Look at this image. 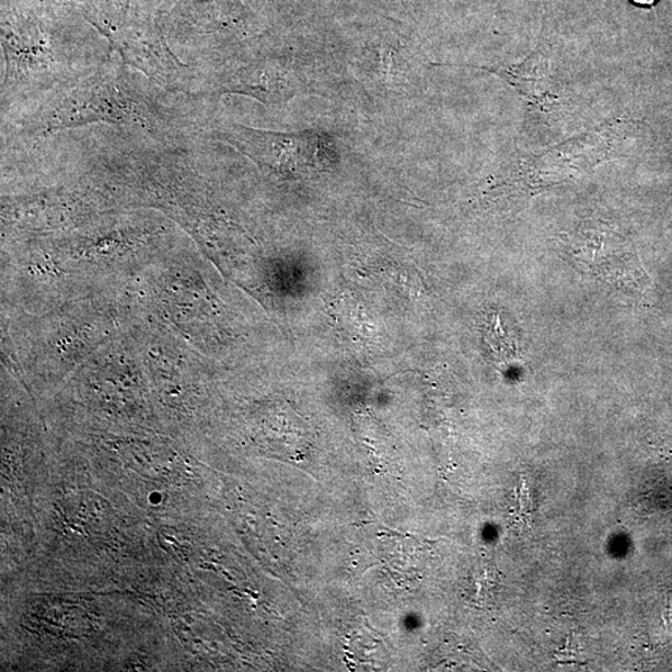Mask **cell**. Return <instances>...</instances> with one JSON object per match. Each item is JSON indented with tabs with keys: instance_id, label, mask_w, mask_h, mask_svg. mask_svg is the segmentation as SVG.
<instances>
[{
	"instance_id": "1",
	"label": "cell",
	"mask_w": 672,
	"mask_h": 672,
	"mask_svg": "<svg viewBox=\"0 0 672 672\" xmlns=\"http://www.w3.org/2000/svg\"><path fill=\"white\" fill-rule=\"evenodd\" d=\"M125 67L123 61L104 60L53 90V95L20 123L22 130L49 135L104 123L134 127L160 142L184 135L186 125L181 115L136 84Z\"/></svg>"
},
{
	"instance_id": "2",
	"label": "cell",
	"mask_w": 672,
	"mask_h": 672,
	"mask_svg": "<svg viewBox=\"0 0 672 672\" xmlns=\"http://www.w3.org/2000/svg\"><path fill=\"white\" fill-rule=\"evenodd\" d=\"M3 103L53 90L76 79L70 58L39 26L7 24L2 36Z\"/></svg>"
},
{
	"instance_id": "3",
	"label": "cell",
	"mask_w": 672,
	"mask_h": 672,
	"mask_svg": "<svg viewBox=\"0 0 672 672\" xmlns=\"http://www.w3.org/2000/svg\"><path fill=\"white\" fill-rule=\"evenodd\" d=\"M262 169L278 175L299 174L314 165L320 139L314 132H277L233 124L213 131Z\"/></svg>"
},
{
	"instance_id": "4",
	"label": "cell",
	"mask_w": 672,
	"mask_h": 672,
	"mask_svg": "<svg viewBox=\"0 0 672 672\" xmlns=\"http://www.w3.org/2000/svg\"><path fill=\"white\" fill-rule=\"evenodd\" d=\"M222 94H239L266 105H283L302 93L303 83L290 62L268 56L253 59L218 84Z\"/></svg>"
}]
</instances>
